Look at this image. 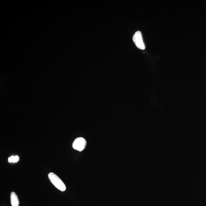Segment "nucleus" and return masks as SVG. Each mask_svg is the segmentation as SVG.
<instances>
[{"instance_id":"nucleus-1","label":"nucleus","mask_w":206,"mask_h":206,"mask_svg":"<svg viewBox=\"0 0 206 206\" xmlns=\"http://www.w3.org/2000/svg\"><path fill=\"white\" fill-rule=\"evenodd\" d=\"M48 178L52 183L58 190L62 192L66 190L65 184L57 175L53 172H50L49 174Z\"/></svg>"},{"instance_id":"nucleus-2","label":"nucleus","mask_w":206,"mask_h":206,"mask_svg":"<svg viewBox=\"0 0 206 206\" xmlns=\"http://www.w3.org/2000/svg\"><path fill=\"white\" fill-rule=\"evenodd\" d=\"M133 41L138 48L141 50L145 49V46L142 39V34L139 31L136 32L134 35Z\"/></svg>"},{"instance_id":"nucleus-3","label":"nucleus","mask_w":206,"mask_h":206,"mask_svg":"<svg viewBox=\"0 0 206 206\" xmlns=\"http://www.w3.org/2000/svg\"><path fill=\"white\" fill-rule=\"evenodd\" d=\"M86 141L82 137H79L76 139L73 144V147L74 149L81 152L85 148Z\"/></svg>"},{"instance_id":"nucleus-4","label":"nucleus","mask_w":206,"mask_h":206,"mask_svg":"<svg viewBox=\"0 0 206 206\" xmlns=\"http://www.w3.org/2000/svg\"><path fill=\"white\" fill-rule=\"evenodd\" d=\"M10 201L12 206H19V198L17 195L14 192H12L11 194Z\"/></svg>"},{"instance_id":"nucleus-5","label":"nucleus","mask_w":206,"mask_h":206,"mask_svg":"<svg viewBox=\"0 0 206 206\" xmlns=\"http://www.w3.org/2000/svg\"><path fill=\"white\" fill-rule=\"evenodd\" d=\"M19 160V157L17 155L12 156L8 159V161L9 163H16L18 162Z\"/></svg>"}]
</instances>
